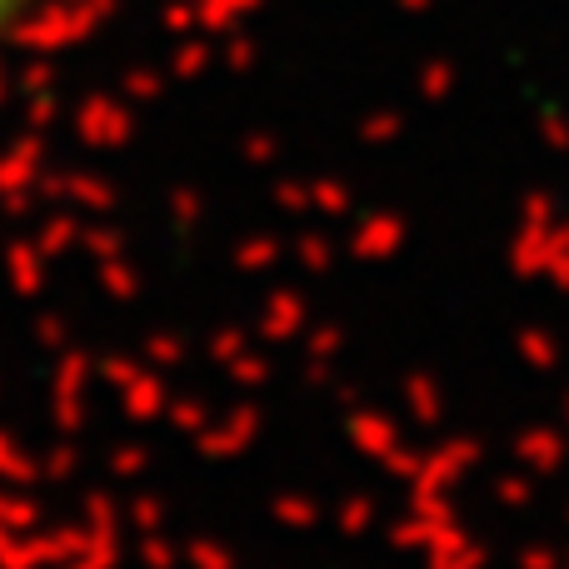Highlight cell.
Listing matches in <instances>:
<instances>
[{"mask_svg":"<svg viewBox=\"0 0 569 569\" xmlns=\"http://www.w3.org/2000/svg\"><path fill=\"white\" fill-rule=\"evenodd\" d=\"M30 6H36V0H0V46H6V40L16 36L20 26H26Z\"/></svg>","mask_w":569,"mask_h":569,"instance_id":"cell-1","label":"cell"}]
</instances>
